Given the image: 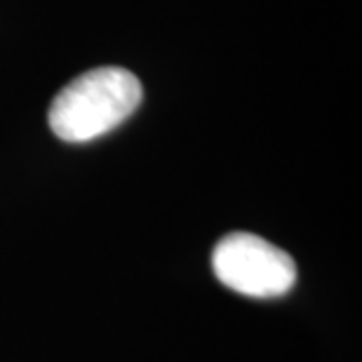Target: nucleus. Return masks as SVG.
Returning <instances> with one entry per match:
<instances>
[{
    "label": "nucleus",
    "mask_w": 362,
    "mask_h": 362,
    "mask_svg": "<svg viewBox=\"0 0 362 362\" xmlns=\"http://www.w3.org/2000/svg\"><path fill=\"white\" fill-rule=\"evenodd\" d=\"M139 78L127 69L104 66L78 76L49 106V129L62 141L85 144L113 132L141 104Z\"/></svg>",
    "instance_id": "f257e3e1"
},
{
    "label": "nucleus",
    "mask_w": 362,
    "mask_h": 362,
    "mask_svg": "<svg viewBox=\"0 0 362 362\" xmlns=\"http://www.w3.org/2000/svg\"><path fill=\"white\" fill-rule=\"evenodd\" d=\"M212 271L221 285L250 299H278L296 282L292 257L264 238L243 230L216 243Z\"/></svg>",
    "instance_id": "f03ea898"
}]
</instances>
